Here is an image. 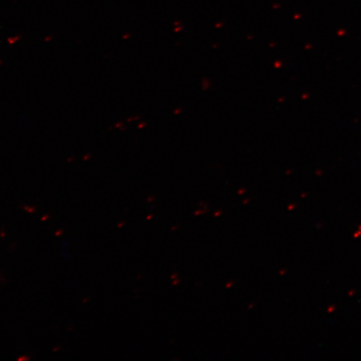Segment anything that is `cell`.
I'll return each mask as SVG.
<instances>
[]
</instances>
